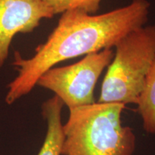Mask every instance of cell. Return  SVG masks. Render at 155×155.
<instances>
[{
    "label": "cell",
    "mask_w": 155,
    "mask_h": 155,
    "mask_svg": "<svg viewBox=\"0 0 155 155\" xmlns=\"http://www.w3.org/2000/svg\"><path fill=\"white\" fill-rule=\"evenodd\" d=\"M55 16L42 0H0V68L9 56L17 34L33 32L44 19Z\"/></svg>",
    "instance_id": "5"
},
{
    "label": "cell",
    "mask_w": 155,
    "mask_h": 155,
    "mask_svg": "<svg viewBox=\"0 0 155 155\" xmlns=\"http://www.w3.org/2000/svg\"><path fill=\"white\" fill-rule=\"evenodd\" d=\"M111 48L86 55L66 66L52 68L39 78L37 86L51 91L68 109L95 103L94 88L104 70L113 60Z\"/></svg>",
    "instance_id": "4"
},
{
    "label": "cell",
    "mask_w": 155,
    "mask_h": 155,
    "mask_svg": "<svg viewBox=\"0 0 155 155\" xmlns=\"http://www.w3.org/2000/svg\"><path fill=\"white\" fill-rule=\"evenodd\" d=\"M150 3L132 0L129 5L101 15H89L78 9L62 13L47 40L30 58L15 53L12 65L16 77L7 86L5 102L12 105L32 91L40 77L61 62L110 49L131 31L144 26Z\"/></svg>",
    "instance_id": "1"
},
{
    "label": "cell",
    "mask_w": 155,
    "mask_h": 155,
    "mask_svg": "<svg viewBox=\"0 0 155 155\" xmlns=\"http://www.w3.org/2000/svg\"><path fill=\"white\" fill-rule=\"evenodd\" d=\"M53 10L54 15L78 9L89 15H94L100 9L103 0H42Z\"/></svg>",
    "instance_id": "8"
},
{
    "label": "cell",
    "mask_w": 155,
    "mask_h": 155,
    "mask_svg": "<svg viewBox=\"0 0 155 155\" xmlns=\"http://www.w3.org/2000/svg\"><path fill=\"white\" fill-rule=\"evenodd\" d=\"M122 103H96L69 110L61 155H132L136 137L121 124Z\"/></svg>",
    "instance_id": "2"
},
{
    "label": "cell",
    "mask_w": 155,
    "mask_h": 155,
    "mask_svg": "<svg viewBox=\"0 0 155 155\" xmlns=\"http://www.w3.org/2000/svg\"><path fill=\"white\" fill-rule=\"evenodd\" d=\"M64 106L58 96H54L42 105V115L47 124V131L38 155H61L64 134L61 113Z\"/></svg>",
    "instance_id": "6"
},
{
    "label": "cell",
    "mask_w": 155,
    "mask_h": 155,
    "mask_svg": "<svg viewBox=\"0 0 155 155\" xmlns=\"http://www.w3.org/2000/svg\"><path fill=\"white\" fill-rule=\"evenodd\" d=\"M137 109L143 127L148 134H155V59L147 75L142 91L137 101Z\"/></svg>",
    "instance_id": "7"
},
{
    "label": "cell",
    "mask_w": 155,
    "mask_h": 155,
    "mask_svg": "<svg viewBox=\"0 0 155 155\" xmlns=\"http://www.w3.org/2000/svg\"><path fill=\"white\" fill-rule=\"evenodd\" d=\"M115 47L98 102L137 104L155 59V25L131 31Z\"/></svg>",
    "instance_id": "3"
}]
</instances>
